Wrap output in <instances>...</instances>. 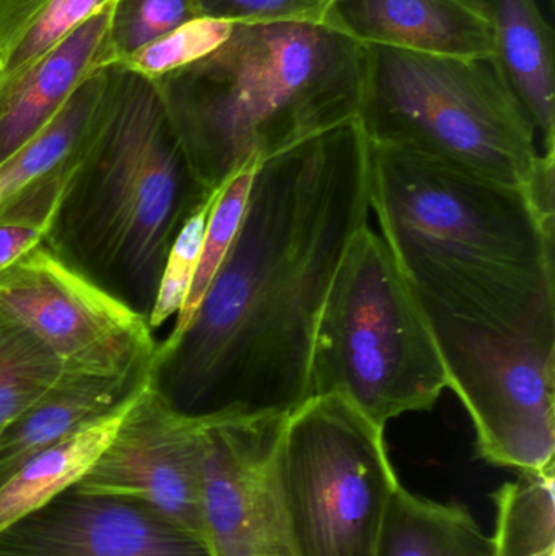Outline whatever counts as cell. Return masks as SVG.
Masks as SVG:
<instances>
[{
	"instance_id": "6da1fadb",
	"label": "cell",
	"mask_w": 555,
	"mask_h": 556,
	"mask_svg": "<svg viewBox=\"0 0 555 556\" xmlns=\"http://www.w3.org/2000/svg\"><path fill=\"white\" fill-rule=\"evenodd\" d=\"M358 121L263 160L234 247L150 384L195 418L290 415L312 399L319 314L370 214Z\"/></svg>"
},
{
	"instance_id": "7a4b0ae2",
	"label": "cell",
	"mask_w": 555,
	"mask_h": 556,
	"mask_svg": "<svg viewBox=\"0 0 555 556\" xmlns=\"http://www.w3.org/2000/svg\"><path fill=\"white\" fill-rule=\"evenodd\" d=\"M368 182L378 233L427 313L512 333L555 323L554 202L370 140Z\"/></svg>"
},
{
	"instance_id": "3957f363",
	"label": "cell",
	"mask_w": 555,
	"mask_h": 556,
	"mask_svg": "<svg viewBox=\"0 0 555 556\" xmlns=\"http://www.w3.org/2000/svg\"><path fill=\"white\" fill-rule=\"evenodd\" d=\"M362 84L364 45L328 22L235 23L217 51L155 80L211 192L250 162L357 119Z\"/></svg>"
},
{
	"instance_id": "277c9868",
	"label": "cell",
	"mask_w": 555,
	"mask_h": 556,
	"mask_svg": "<svg viewBox=\"0 0 555 556\" xmlns=\"http://www.w3.org/2000/svg\"><path fill=\"white\" fill-rule=\"evenodd\" d=\"M214 192L195 178L155 81L121 68L45 243L149 319L173 243Z\"/></svg>"
},
{
	"instance_id": "5b68a950",
	"label": "cell",
	"mask_w": 555,
	"mask_h": 556,
	"mask_svg": "<svg viewBox=\"0 0 555 556\" xmlns=\"http://www.w3.org/2000/svg\"><path fill=\"white\" fill-rule=\"evenodd\" d=\"M358 124L409 150L554 202V162L492 58L364 45Z\"/></svg>"
},
{
	"instance_id": "8992f818",
	"label": "cell",
	"mask_w": 555,
	"mask_h": 556,
	"mask_svg": "<svg viewBox=\"0 0 555 556\" xmlns=\"http://www.w3.org/2000/svg\"><path fill=\"white\" fill-rule=\"evenodd\" d=\"M445 389L429 316L383 237L365 225L319 314L312 397L344 399L384 430L394 418L432 410Z\"/></svg>"
},
{
	"instance_id": "52a82bcc",
	"label": "cell",
	"mask_w": 555,
	"mask_h": 556,
	"mask_svg": "<svg viewBox=\"0 0 555 556\" xmlns=\"http://www.w3.org/2000/svg\"><path fill=\"white\" fill-rule=\"evenodd\" d=\"M277 482L299 556H375L401 485L384 441L341 397H312L287 415Z\"/></svg>"
},
{
	"instance_id": "ba28073f",
	"label": "cell",
	"mask_w": 555,
	"mask_h": 556,
	"mask_svg": "<svg viewBox=\"0 0 555 556\" xmlns=\"http://www.w3.org/2000/svg\"><path fill=\"white\" fill-rule=\"evenodd\" d=\"M427 313V311H426ZM478 456L517 473L555 467V323L502 332L427 313Z\"/></svg>"
},
{
	"instance_id": "9c48e42d",
	"label": "cell",
	"mask_w": 555,
	"mask_h": 556,
	"mask_svg": "<svg viewBox=\"0 0 555 556\" xmlns=\"http://www.w3.org/2000/svg\"><path fill=\"white\" fill-rule=\"evenodd\" d=\"M0 317L41 342L65 371H152L149 319L65 263L46 243L0 273Z\"/></svg>"
},
{
	"instance_id": "30bf717a",
	"label": "cell",
	"mask_w": 555,
	"mask_h": 556,
	"mask_svg": "<svg viewBox=\"0 0 555 556\" xmlns=\"http://www.w3.org/2000/svg\"><path fill=\"white\" fill-rule=\"evenodd\" d=\"M286 418H204L202 526L212 556H299L276 472Z\"/></svg>"
},
{
	"instance_id": "8fae6325",
	"label": "cell",
	"mask_w": 555,
	"mask_h": 556,
	"mask_svg": "<svg viewBox=\"0 0 555 556\" xmlns=\"http://www.w3.org/2000/svg\"><path fill=\"white\" fill-rule=\"evenodd\" d=\"M204 421L176 410L149 382L127 408L110 446L72 489L137 500L204 541Z\"/></svg>"
},
{
	"instance_id": "7c38bea8",
	"label": "cell",
	"mask_w": 555,
	"mask_h": 556,
	"mask_svg": "<svg viewBox=\"0 0 555 556\" xmlns=\"http://www.w3.org/2000/svg\"><path fill=\"white\" fill-rule=\"evenodd\" d=\"M0 556H212L198 535L124 496L67 490L0 532Z\"/></svg>"
},
{
	"instance_id": "4fadbf2b",
	"label": "cell",
	"mask_w": 555,
	"mask_h": 556,
	"mask_svg": "<svg viewBox=\"0 0 555 556\" xmlns=\"http://www.w3.org/2000/svg\"><path fill=\"white\" fill-rule=\"evenodd\" d=\"M328 23L361 45L455 58L494 55L485 0H335Z\"/></svg>"
},
{
	"instance_id": "5bb4252c",
	"label": "cell",
	"mask_w": 555,
	"mask_h": 556,
	"mask_svg": "<svg viewBox=\"0 0 555 556\" xmlns=\"http://www.w3.org/2000/svg\"><path fill=\"white\" fill-rule=\"evenodd\" d=\"M114 2L94 13L0 91V165L36 136L88 77L116 64Z\"/></svg>"
},
{
	"instance_id": "9a60e30c",
	"label": "cell",
	"mask_w": 555,
	"mask_h": 556,
	"mask_svg": "<svg viewBox=\"0 0 555 556\" xmlns=\"http://www.w3.org/2000/svg\"><path fill=\"white\" fill-rule=\"evenodd\" d=\"M150 372L103 376L65 371L28 410L0 430V485L39 451L129 407Z\"/></svg>"
},
{
	"instance_id": "2e32d148",
	"label": "cell",
	"mask_w": 555,
	"mask_h": 556,
	"mask_svg": "<svg viewBox=\"0 0 555 556\" xmlns=\"http://www.w3.org/2000/svg\"><path fill=\"white\" fill-rule=\"evenodd\" d=\"M494 59L537 130L541 153L555 160L554 29L537 0H485Z\"/></svg>"
},
{
	"instance_id": "e0dca14e",
	"label": "cell",
	"mask_w": 555,
	"mask_h": 556,
	"mask_svg": "<svg viewBox=\"0 0 555 556\" xmlns=\"http://www.w3.org/2000/svg\"><path fill=\"white\" fill-rule=\"evenodd\" d=\"M119 72L116 64L94 72L33 139L0 165V211L77 159L110 106Z\"/></svg>"
},
{
	"instance_id": "ac0fdd59",
	"label": "cell",
	"mask_w": 555,
	"mask_h": 556,
	"mask_svg": "<svg viewBox=\"0 0 555 556\" xmlns=\"http://www.w3.org/2000/svg\"><path fill=\"white\" fill-rule=\"evenodd\" d=\"M129 407L58 441L23 463L0 485V532L77 485L110 446Z\"/></svg>"
},
{
	"instance_id": "d6986e66",
	"label": "cell",
	"mask_w": 555,
	"mask_h": 556,
	"mask_svg": "<svg viewBox=\"0 0 555 556\" xmlns=\"http://www.w3.org/2000/svg\"><path fill=\"white\" fill-rule=\"evenodd\" d=\"M375 556H492V539L468 509L398 486Z\"/></svg>"
},
{
	"instance_id": "ffe728a7",
	"label": "cell",
	"mask_w": 555,
	"mask_h": 556,
	"mask_svg": "<svg viewBox=\"0 0 555 556\" xmlns=\"http://www.w3.org/2000/svg\"><path fill=\"white\" fill-rule=\"evenodd\" d=\"M555 467L495 490L492 556H555Z\"/></svg>"
},
{
	"instance_id": "44dd1931",
	"label": "cell",
	"mask_w": 555,
	"mask_h": 556,
	"mask_svg": "<svg viewBox=\"0 0 555 556\" xmlns=\"http://www.w3.org/2000/svg\"><path fill=\"white\" fill-rule=\"evenodd\" d=\"M62 372L64 366L41 342L0 317V430L42 397Z\"/></svg>"
},
{
	"instance_id": "7402d4cb",
	"label": "cell",
	"mask_w": 555,
	"mask_h": 556,
	"mask_svg": "<svg viewBox=\"0 0 555 556\" xmlns=\"http://www.w3.org/2000/svg\"><path fill=\"white\" fill-rule=\"evenodd\" d=\"M260 163H248L218 191L214 205H212L211 215H209L201 256H199L198 269H195L194 278H192L188 298H186L181 311L176 316L175 326H173V330L166 339H176L191 323L209 285L214 280L215 274L220 269L228 251L234 247L235 238L240 231L241 220L244 217V211H247L251 186H253L254 175H256Z\"/></svg>"
},
{
	"instance_id": "603a6c76",
	"label": "cell",
	"mask_w": 555,
	"mask_h": 556,
	"mask_svg": "<svg viewBox=\"0 0 555 556\" xmlns=\"http://www.w3.org/2000/svg\"><path fill=\"white\" fill-rule=\"evenodd\" d=\"M234 28L235 23L228 20L201 15L137 49L116 65L155 81L217 51L230 38Z\"/></svg>"
},
{
	"instance_id": "cb8c5ba5",
	"label": "cell",
	"mask_w": 555,
	"mask_h": 556,
	"mask_svg": "<svg viewBox=\"0 0 555 556\" xmlns=\"http://www.w3.org/2000/svg\"><path fill=\"white\" fill-rule=\"evenodd\" d=\"M75 160L16 195L0 211V273L45 243Z\"/></svg>"
},
{
	"instance_id": "d4e9b609",
	"label": "cell",
	"mask_w": 555,
	"mask_h": 556,
	"mask_svg": "<svg viewBox=\"0 0 555 556\" xmlns=\"http://www.w3.org/2000/svg\"><path fill=\"white\" fill-rule=\"evenodd\" d=\"M114 0H52L0 62V91Z\"/></svg>"
},
{
	"instance_id": "484cf974",
	"label": "cell",
	"mask_w": 555,
	"mask_h": 556,
	"mask_svg": "<svg viewBox=\"0 0 555 556\" xmlns=\"http://www.w3.org/2000/svg\"><path fill=\"white\" fill-rule=\"evenodd\" d=\"M201 15L198 0H114L111 42L116 62Z\"/></svg>"
},
{
	"instance_id": "4316f807",
	"label": "cell",
	"mask_w": 555,
	"mask_h": 556,
	"mask_svg": "<svg viewBox=\"0 0 555 556\" xmlns=\"http://www.w3.org/2000/svg\"><path fill=\"white\" fill-rule=\"evenodd\" d=\"M218 191H215L186 222L173 243L165 269H163L162 280H160L155 304H153L152 313L149 316V326L152 330L162 327L169 317L178 316L186 298H188L192 278L198 269L209 215H211L212 205H214Z\"/></svg>"
},
{
	"instance_id": "83f0119b",
	"label": "cell",
	"mask_w": 555,
	"mask_h": 556,
	"mask_svg": "<svg viewBox=\"0 0 555 556\" xmlns=\"http://www.w3.org/2000/svg\"><path fill=\"white\" fill-rule=\"evenodd\" d=\"M202 15L231 23L328 22L335 0H198Z\"/></svg>"
},
{
	"instance_id": "f1b7e54d",
	"label": "cell",
	"mask_w": 555,
	"mask_h": 556,
	"mask_svg": "<svg viewBox=\"0 0 555 556\" xmlns=\"http://www.w3.org/2000/svg\"><path fill=\"white\" fill-rule=\"evenodd\" d=\"M52 0H0V62Z\"/></svg>"
}]
</instances>
